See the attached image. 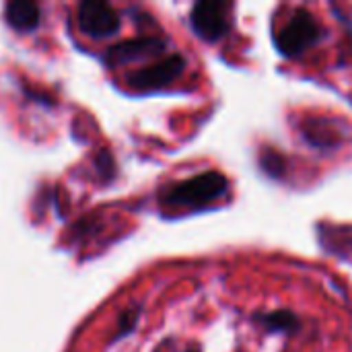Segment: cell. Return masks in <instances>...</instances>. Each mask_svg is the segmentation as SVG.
Returning <instances> with one entry per match:
<instances>
[{"label":"cell","instance_id":"6da1fadb","mask_svg":"<svg viewBox=\"0 0 352 352\" xmlns=\"http://www.w3.org/2000/svg\"><path fill=\"white\" fill-rule=\"evenodd\" d=\"M231 190V182L223 171L210 169L188 179L173 182L159 192V204L171 210H202L221 202Z\"/></svg>","mask_w":352,"mask_h":352},{"label":"cell","instance_id":"7a4b0ae2","mask_svg":"<svg viewBox=\"0 0 352 352\" xmlns=\"http://www.w3.org/2000/svg\"><path fill=\"white\" fill-rule=\"evenodd\" d=\"M324 37H326L324 25L314 16L309 8L299 6L291 10L289 19L274 31L272 41L283 58L295 60L305 52H309L311 47H316L320 41H324Z\"/></svg>","mask_w":352,"mask_h":352},{"label":"cell","instance_id":"3957f363","mask_svg":"<svg viewBox=\"0 0 352 352\" xmlns=\"http://www.w3.org/2000/svg\"><path fill=\"white\" fill-rule=\"evenodd\" d=\"M231 2L219 0H200L190 10V27L192 31L206 43H217L225 39L233 27L231 21Z\"/></svg>","mask_w":352,"mask_h":352},{"label":"cell","instance_id":"277c9868","mask_svg":"<svg viewBox=\"0 0 352 352\" xmlns=\"http://www.w3.org/2000/svg\"><path fill=\"white\" fill-rule=\"evenodd\" d=\"M188 62L182 54H169L159 58L157 62L142 66L128 74V87L136 91H159L173 85L186 70Z\"/></svg>","mask_w":352,"mask_h":352},{"label":"cell","instance_id":"5b68a950","mask_svg":"<svg viewBox=\"0 0 352 352\" xmlns=\"http://www.w3.org/2000/svg\"><path fill=\"white\" fill-rule=\"evenodd\" d=\"M299 130L301 138L318 151H334L349 140L346 122L332 116H307Z\"/></svg>","mask_w":352,"mask_h":352},{"label":"cell","instance_id":"8992f818","mask_svg":"<svg viewBox=\"0 0 352 352\" xmlns=\"http://www.w3.org/2000/svg\"><path fill=\"white\" fill-rule=\"evenodd\" d=\"M165 50H167V39L159 35H140V37L124 39L107 47V52L103 54V62L109 68H116V66H124V64H132L140 60L159 58L165 54Z\"/></svg>","mask_w":352,"mask_h":352},{"label":"cell","instance_id":"52a82bcc","mask_svg":"<svg viewBox=\"0 0 352 352\" xmlns=\"http://www.w3.org/2000/svg\"><path fill=\"white\" fill-rule=\"evenodd\" d=\"M76 21L82 33L89 37H109L120 31L122 27V16L120 12L101 0H85L78 10H76Z\"/></svg>","mask_w":352,"mask_h":352},{"label":"cell","instance_id":"ba28073f","mask_svg":"<svg viewBox=\"0 0 352 352\" xmlns=\"http://www.w3.org/2000/svg\"><path fill=\"white\" fill-rule=\"evenodd\" d=\"M252 322L258 324L270 336H295L301 332V318L291 309H270V311H256Z\"/></svg>","mask_w":352,"mask_h":352},{"label":"cell","instance_id":"9c48e42d","mask_svg":"<svg viewBox=\"0 0 352 352\" xmlns=\"http://www.w3.org/2000/svg\"><path fill=\"white\" fill-rule=\"evenodd\" d=\"M6 23L16 31H35L41 23V8L37 2L31 0H12L4 8Z\"/></svg>","mask_w":352,"mask_h":352},{"label":"cell","instance_id":"30bf717a","mask_svg":"<svg viewBox=\"0 0 352 352\" xmlns=\"http://www.w3.org/2000/svg\"><path fill=\"white\" fill-rule=\"evenodd\" d=\"M258 167L262 169V173L270 179H283L287 175L289 169V161L287 157L274 148V146H262L258 153Z\"/></svg>","mask_w":352,"mask_h":352},{"label":"cell","instance_id":"8fae6325","mask_svg":"<svg viewBox=\"0 0 352 352\" xmlns=\"http://www.w3.org/2000/svg\"><path fill=\"white\" fill-rule=\"evenodd\" d=\"M140 320V307H132V309H126L122 316H120V322H118V332L113 336V340H120L128 334L134 332L136 324Z\"/></svg>","mask_w":352,"mask_h":352},{"label":"cell","instance_id":"7c38bea8","mask_svg":"<svg viewBox=\"0 0 352 352\" xmlns=\"http://www.w3.org/2000/svg\"><path fill=\"white\" fill-rule=\"evenodd\" d=\"M97 169L101 171V177H103V179L113 177V173H116V163H113V157H111L107 151H101V153H99V157H97Z\"/></svg>","mask_w":352,"mask_h":352},{"label":"cell","instance_id":"4fadbf2b","mask_svg":"<svg viewBox=\"0 0 352 352\" xmlns=\"http://www.w3.org/2000/svg\"><path fill=\"white\" fill-rule=\"evenodd\" d=\"M186 352H202V349H198V346H190Z\"/></svg>","mask_w":352,"mask_h":352}]
</instances>
